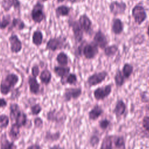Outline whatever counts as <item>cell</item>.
Segmentation results:
<instances>
[{
    "label": "cell",
    "mask_w": 149,
    "mask_h": 149,
    "mask_svg": "<svg viewBox=\"0 0 149 149\" xmlns=\"http://www.w3.org/2000/svg\"><path fill=\"white\" fill-rule=\"evenodd\" d=\"M76 53L80 56H84L86 59H93L98 54V47L93 41L87 43L83 41L77 47Z\"/></svg>",
    "instance_id": "obj_1"
},
{
    "label": "cell",
    "mask_w": 149,
    "mask_h": 149,
    "mask_svg": "<svg viewBox=\"0 0 149 149\" xmlns=\"http://www.w3.org/2000/svg\"><path fill=\"white\" fill-rule=\"evenodd\" d=\"M19 81V76L15 73H9L2 79L0 82V93L3 95H8Z\"/></svg>",
    "instance_id": "obj_2"
},
{
    "label": "cell",
    "mask_w": 149,
    "mask_h": 149,
    "mask_svg": "<svg viewBox=\"0 0 149 149\" xmlns=\"http://www.w3.org/2000/svg\"><path fill=\"white\" fill-rule=\"evenodd\" d=\"M67 38L63 36L50 38L46 43L45 49L51 51H56L65 49L68 46Z\"/></svg>",
    "instance_id": "obj_3"
},
{
    "label": "cell",
    "mask_w": 149,
    "mask_h": 149,
    "mask_svg": "<svg viewBox=\"0 0 149 149\" xmlns=\"http://www.w3.org/2000/svg\"><path fill=\"white\" fill-rule=\"evenodd\" d=\"M44 4L39 1L33 5L31 10L30 16L34 23H41L45 19L46 15L44 12Z\"/></svg>",
    "instance_id": "obj_4"
},
{
    "label": "cell",
    "mask_w": 149,
    "mask_h": 149,
    "mask_svg": "<svg viewBox=\"0 0 149 149\" xmlns=\"http://www.w3.org/2000/svg\"><path fill=\"white\" fill-rule=\"evenodd\" d=\"M132 16L134 22L138 25H141L147 17L145 8L140 4L136 5L133 8L132 10Z\"/></svg>",
    "instance_id": "obj_5"
},
{
    "label": "cell",
    "mask_w": 149,
    "mask_h": 149,
    "mask_svg": "<svg viewBox=\"0 0 149 149\" xmlns=\"http://www.w3.org/2000/svg\"><path fill=\"white\" fill-rule=\"evenodd\" d=\"M69 27L72 29L73 38L76 43H80L83 41V31L78 20L69 19L68 21Z\"/></svg>",
    "instance_id": "obj_6"
},
{
    "label": "cell",
    "mask_w": 149,
    "mask_h": 149,
    "mask_svg": "<svg viewBox=\"0 0 149 149\" xmlns=\"http://www.w3.org/2000/svg\"><path fill=\"white\" fill-rule=\"evenodd\" d=\"M108 75V72L105 70H102L99 72H95L87 77L86 81L87 84L89 87L97 86L102 83L106 79Z\"/></svg>",
    "instance_id": "obj_7"
},
{
    "label": "cell",
    "mask_w": 149,
    "mask_h": 149,
    "mask_svg": "<svg viewBox=\"0 0 149 149\" xmlns=\"http://www.w3.org/2000/svg\"><path fill=\"white\" fill-rule=\"evenodd\" d=\"M82 94L81 87L65 88L63 93V98L65 102H69L72 100H77Z\"/></svg>",
    "instance_id": "obj_8"
},
{
    "label": "cell",
    "mask_w": 149,
    "mask_h": 149,
    "mask_svg": "<svg viewBox=\"0 0 149 149\" xmlns=\"http://www.w3.org/2000/svg\"><path fill=\"white\" fill-rule=\"evenodd\" d=\"M10 44V50L12 54L19 53L23 48V44L19 37L16 34H12L8 38Z\"/></svg>",
    "instance_id": "obj_9"
},
{
    "label": "cell",
    "mask_w": 149,
    "mask_h": 149,
    "mask_svg": "<svg viewBox=\"0 0 149 149\" xmlns=\"http://www.w3.org/2000/svg\"><path fill=\"white\" fill-rule=\"evenodd\" d=\"M109 8L112 14L114 16H118L125 13L127 5L123 1L119 2L118 1H113L110 3Z\"/></svg>",
    "instance_id": "obj_10"
},
{
    "label": "cell",
    "mask_w": 149,
    "mask_h": 149,
    "mask_svg": "<svg viewBox=\"0 0 149 149\" xmlns=\"http://www.w3.org/2000/svg\"><path fill=\"white\" fill-rule=\"evenodd\" d=\"M112 92V86L108 84L103 87H99L94 90L93 95L94 98L97 100H102L108 97Z\"/></svg>",
    "instance_id": "obj_11"
},
{
    "label": "cell",
    "mask_w": 149,
    "mask_h": 149,
    "mask_svg": "<svg viewBox=\"0 0 149 149\" xmlns=\"http://www.w3.org/2000/svg\"><path fill=\"white\" fill-rule=\"evenodd\" d=\"M93 41L101 49H104L108 46V41L107 37L101 30H98L95 33Z\"/></svg>",
    "instance_id": "obj_12"
},
{
    "label": "cell",
    "mask_w": 149,
    "mask_h": 149,
    "mask_svg": "<svg viewBox=\"0 0 149 149\" xmlns=\"http://www.w3.org/2000/svg\"><path fill=\"white\" fill-rule=\"evenodd\" d=\"M78 22L84 33H89L91 31L93 23L87 15L85 13L81 15L79 17Z\"/></svg>",
    "instance_id": "obj_13"
},
{
    "label": "cell",
    "mask_w": 149,
    "mask_h": 149,
    "mask_svg": "<svg viewBox=\"0 0 149 149\" xmlns=\"http://www.w3.org/2000/svg\"><path fill=\"white\" fill-rule=\"evenodd\" d=\"M54 73L61 79V84L63 83L67 76L70 73V66H55L53 69Z\"/></svg>",
    "instance_id": "obj_14"
},
{
    "label": "cell",
    "mask_w": 149,
    "mask_h": 149,
    "mask_svg": "<svg viewBox=\"0 0 149 149\" xmlns=\"http://www.w3.org/2000/svg\"><path fill=\"white\" fill-rule=\"evenodd\" d=\"M29 91L31 94L34 95H38L40 93L41 86L37 80V78L33 77L31 75L29 76L27 79Z\"/></svg>",
    "instance_id": "obj_15"
},
{
    "label": "cell",
    "mask_w": 149,
    "mask_h": 149,
    "mask_svg": "<svg viewBox=\"0 0 149 149\" xmlns=\"http://www.w3.org/2000/svg\"><path fill=\"white\" fill-rule=\"evenodd\" d=\"M26 28V24L23 19L20 17H13L12 20L8 31H10L13 29L17 31H22Z\"/></svg>",
    "instance_id": "obj_16"
},
{
    "label": "cell",
    "mask_w": 149,
    "mask_h": 149,
    "mask_svg": "<svg viewBox=\"0 0 149 149\" xmlns=\"http://www.w3.org/2000/svg\"><path fill=\"white\" fill-rule=\"evenodd\" d=\"M64 118H66L65 115H63L61 112L56 111V110H51L48 112L47 114V119L48 121L51 122H62Z\"/></svg>",
    "instance_id": "obj_17"
},
{
    "label": "cell",
    "mask_w": 149,
    "mask_h": 149,
    "mask_svg": "<svg viewBox=\"0 0 149 149\" xmlns=\"http://www.w3.org/2000/svg\"><path fill=\"white\" fill-rule=\"evenodd\" d=\"M124 26L122 21L119 18H114L111 24V31L115 35L120 34L123 30Z\"/></svg>",
    "instance_id": "obj_18"
},
{
    "label": "cell",
    "mask_w": 149,
    "mask_h": 149,
    "mask_svg": "<svg viewBox=\"0 0 149 149\" xmlns=\"http://www.w3.org/2000/svg\"><path fill=\"white\" fill-rule=\"evenodd\" d=\"M71 9L72 8L66 5H59L55 9V16L57 18L68 16L69 15Z\"/></svg>",
    "instance_id": "obj_19"
},
{
    "label": "cell",
    "mask_w": 149,
    "mask_h": 149,
    "mask_svg": "<svg viewBox=\"0 0 149 149\" xmlns=\"http://www.w3.org/2000/svg\"><path fill=\"white\" fill-rule=\"evenodd\" d=\"M27 121V115L22 111H21L17 115L15 120L12 122V124L15 125L19 127L25 126Z\"/></svg>",
    "instance_id": "obj_20"
},
{
    "label": "cell",
    "mask_w": 149,
    "mask_h": 149,
    "mask_svg": "<svg viewBox=\"0 0 149 149\" xmlns=\"http://www.w3.org/2000/svg\"><path fill=\"white\" fill-rule=\"evenodd\" d=\"M39 79L41 81V83L44 84L45 86L48 85L52 79V73L51 71L47 68L43 69L39 75Z\"/></svg>",
    "instance_id": "obj_21"
},
{
    "label": "cell",
    "mask_w": 149,
    "mask_h": 149,
    "mask_svg": "<svg viewBox=\"0 0 149 149\" xmlns=\"http://www.w3.org/2000/svg\"><path fill=\"white\" fill-rule=\"evenodd\" d=\"M44 38L42 32L40 30H36L32 34V43L36 47L41 45Z\"/></svg>",
    "instance_id": "obj_22"
},
{
    "label": "cell",
    "mask_w": 149,
    "mask_h": 149,
    "mask_svg": "<svg viewBox=\"0 0 149 149\" xmlns=\"http://www.w3.org/2000/svg\"><path fill=\"white\" fill-rule=\"evenodd\" d=\"M103 113V109L98 105H95L88 112V118L90 120H95L97 119Z\"/></svg>",
    "instance_id": "obj_23"
},
{
    "label": "cell",
    "mask_w": 149,
    "mask_h": 149,
    "mask_svg": "<svg viewBox=\"0 0 149 149\" xmlns=\"http://www.w3.org/2000/svg\"><path fill=\"white\" fill-rule=\"evenodd\" d=\"M55 60L59 66H67L69 63V56L64 51H61L57 54Z\"/></svg>",
    "instance_id": "obj_24"
},
{
    "label": "cell",
    "mask_w": 149,
    "mask_h": 149,
    "mask_svg": "<svg viewBox=\"0 0 149 149\" xmlns=\"http://www.w3.org/2000/svg\"><path fill=\"white\" fill-rule=\"evenodd\" d=\"M126 110V104L122 100H119L116 103L113 113L116 117H119L124 114Z\"/></svg>",
    "instance_id": "obj_25"
},
{
    "label": "cell",
    "mask_w": 149,
    "mask_h": 149,
    "mask_svg": "<svg viewBox=\"0 0 149 149\" xmlns=\"http://www.w3.org/2000/svg\"><path fill=\"white\" fill-rule=\"evenodd\" d=\"M20 127H19L15 125L12 124L11 127L8 132V136L9 137L12 141L17 140V139L20 137Z\"/></svg>",
    "instance_id": "obj_26"
},
{
    "label": "cell",
    "mask_w": 149,
    "mask_h": 149,
    "mask_svg": "<svg viewBox=\"0 0 149 149\" xmlns=\"http://www.w3.org/2000/svg\"><path fill=\"white\" fill-rule=\"evenodd\" d=\"M0 149H17V146L13 141H10L8 140L6 134H3L1 137Z\"/></svg>",
    "instance_id": "obj_27"
},
{
    "label": "cell",
    "mask_w": 149,
    "mask_h": 149,
    "mask_svg": "<svg viewBox=\"0 0 149 149\" xmlns=\"http://www.w3.org/2000/svg\"><path fill=\"white\" fill-rule=\"evenodd\" d=\"M125 77L123 76L122 72L120 70L118 69L114 76V81L116 86L117 87L122 86L125 83Z\"/></svg>",
    "instance_id": "obj_28"
},
{
    "label": "cell",
    "mask_w": 149,
    "mask_h": 149,
    "mask_svg": "<svg viewBox=\"0 0 149 149\" xmlns=\"http://www.w3.org/2000/svg\"><path fill=\"white\" fill-rule=\"evenodd\" d=\"M118 51V47L115 44H113L111 45L107 46L104 49V54L108 58H111L115 55Z\"/></svg>",
    "instance_id": "obj_29"
},
{
    "label": "cell",
    "mask_w": 149,
    "mask_h": 149,
    "mask_svg": "<svg viewBox=\"0 0 149 149\" xmlns=\"http://www.w3.org/2000/svg\"><path fill=\"white\" fill-rule=\"evenodd\" d=\"M12 19L10 14L2 15V17L0 22V30H5L11 23Z\"/></svg>",
    "instance_id": "obj_30"
},
{
    "label": "cell",
    "mask_w": 149,
    "mask_h": 149,
    "mask_svg": "<svg viewBox=\"0 0 149 149\" xmlns=\"http://www.w3.org/2000/svg\"><path fill=\"white\" fill-rule=\"evenodd\" d=\"M77 83V76L76 74H75L74 73H70L65 78L62 84L64 85L65 84H68L69 85H75Z\"/></svg>",
    "instance_id": "obj_31"
},
{
    "label": "cell",
    "mask_w": 149,
    "mask_h": 149,
    "mask_svg": "<svg viewBox=\"0 0 149 149\" xmlns=\"http://www.w3.org/2000/svg\"><path fill=\"white\" fill-rule=\"evenodd\" d=\"M133 66L129 63H125L122 68V73L125 79H129L133 72Z\"/></svg>",
    "instance_id": "obj_32"
},
{
    "label": "cell",
    "mask_w": 149,
    "mask_h": 149,
    "mask_svg": "<svg viewBox=\"0 0 149 149\" xmlns=\"http://www.w3.org/2000/svg\"><path fill=\"white\" fill-rule=\"evenodd\" d=\"M100 149H112V141L111 136H106L104 138Z\"/></svg>",
    "instance_id": "obj_33"
},
{
    "label": "cell",
    "mask_w": 149,
    "mask_h": 149,
    "mask_svg": "<svg viewBox=\"0 0 149 149\" xmlns=\"http://www.w3.org/2000/svg\"><path fill=\"white\" fill-rule=\"evenodd\" d=\"M61 136L59 132H56L55 133H52L49 132H47L45 135V139L49 141H57Z\"/></svg>",
    "instance_id": "obj_34"
},
{
    "label": "cell",
    "mask_w": 149,
    "mask_h": 149,
    "mask_svg": "<svg viewBox=\"0 0 149 149\" xmlns=\"http://www.w3.org/2000/svg\"><path fill=\"white\" fill-rule=\"evenodd\" d=\"M1 5L5 12H8L12 8H13V0H2Z\"/></svg>",
    "instance_id": "obj_35"
},
{
    "label": "cell",
    "mask_w": 149,
    "mask_h": 149,
    "mask_svg": "<svg viewBox=\"0 0 149 149\" xmlns=\"http://www.w3.org/2000/svg\"><path fill=\"white\" fill-rule=\"evenodd\" d=\"M114 143L117 149H125V141L123 137L117 136Z\"/></svg>",
    "instance_id": "obj_36"
},
{
    "label": "cell",
    "mask_w": 149,
    "mask_h": 149,
    "mask_svg": "<svg viewBox=\"0 0 149 149\" xmlns=\"http://www.w3.org/2000/svg\"><path fill=\"white\" fill-rule=\"evenodd\" d=\"M9 123V117L5 114L0 115V129H5Z\"/></svg>",
    "instance_id": "obj_37"
},
{
    "label": "cell",
    "mask_w": 149,
    "mask_h": 149,
    "mask_svg": "<svg viewBox=\"0 0 149 149\" xmlns=\"http://www.w3.org/2000/svg\"><path fill=\"white\" fill-rule=\"evenodd\" d=\"M42 111V107L40 104H35L30 107V111L32 115H37Z\"/></svg>",
    "instance_id": "obj_38"
},
{
    "label": "cell",
    "mask_w": 149,
    "mask_h": 149,
    "mask_svg": "<svg viewBox=\"0 0 149 149\" xmlns=\"http://www.w3.org/2000/svg\"><path fill=\"white\" fill-rule=\"evenodd\" d=\"M40 68L38 65L37 64H34L31 68V76L33 77H34L37 78L38 76H39L40 72Z\"/></svg>",
    "instance_id": "obj_39"
},
{
    "label": "cell",
    "mask_w": 149,
    "mask_h": 149,
    "mask_svg": "<svg viewBox=\"0 0 149 149\" xmlns=\"http://www.w3.org/2000/svg\"><path fill=\"white\" fill-rule=\"evenodd\" d=\"M109 124H110V121L107 119L101 120L99 122V126L100 128L102 130H105L109 126Z\"/></svg>",
    "instance_id": "obj_40"
},
{
    "label": "cell",
    "mask_w": 149,
    "mask_h": 149,
    "mask_svg": "<svg viewBox=\"0 0 149 149\" xmlns=\"http://www.w3.org/2000/svg\"><path fill=\"white\" fill-rule=\"evenodd\" d=\"M142 125L143 128L149 132V116H146L143 118L142 121Z\"/></svg>",
    "instance_id": "obj_41"
},
{
    "label": "cell",
    "mask_w": 149,
    "mask_h": 149,
    "mask_svg": "<svg viewBox=\"0 0 149 149\" xmlns=\"http://www.w3.org/2000/svg\"><path fill=\"white\" fill-rule=\"evenodd\" d=\"M34 126L36 128H41L43 126V120L41 118L39 117H37L34 120Z\"/></svg>",
    "instance_id": "obj_42"
},
{
    "label": "cell",
    "mask_w": 149,
    "mask_h": 149,
    "mask_svg": "<svg viewBox=\"0 0 149 149\" xmlns=\"http://www.w3.org/2000/svg\"><path fill=\"white\" fill-rule=\"evenodd\" d=\"M99 138L95 135H93L91 137L90 140V143L91 146H95L99 143Z\"/></svg>",
    "instance_id": "obj_43"
},
{
    "label": "cell",
    "mask_w": 149,
    "mask_h": 149,
    "mask_svg": "<svg viewBox=\"0 0 149 149\" xmlns=\"http://www.w3.org/2000/svg\"><path fill=\"white\" fill-rule=\"evenodd\" d=\"M14 10H20L21 8V2L20 0H13Z\"/></svg>",
    "instance_id": "obj_44"
},
{
    "label": "cell",
    "mask_w": 149,
    "mask_h": 149,
    "mask_svg": "<svg viewBox=\"0 0 149 149\" xmlns=\"http://www.w3.org/2000/svg\"><path fill=\"white\" fill-rule=\"evenodd\" d=\"M7 106V101L3 98H0V108H5Z\"/></svg>",
    "instance_id": "obj_45"
},
{
    "label": "cell",
    "mask_w": 149,
    "mask_h": 149,
    "mask_svg": "<svg viewBox=\"0 0 149 149\" xmlns=\"http://www.w3.org/2000/svg\"><path fill=\"white\" fill-rule=\"evenodd\" d=\"M26 149H41V147L37 144H34L27 147Z\"/></svg>",
    "instance_id": "obj_46"
},
{
    "label": "cell",
    "mask_w": 149,
    "mask_h": 149,
    "mask_svg": "<svg viewBox=\"0 0 149 149\" xmlns=\"http://www.w3.org/2000/svg\"><path fill=\"white\" fill-rule=\"evenodd\" d=\"M49 149H65L64 148L61 147L59 145H55L52 147L49 148Z\"/></svg>",
    "instance_id": "obj_47"
},
{
    "label": "cell",
    "mask_w": 149,
    "mask_h": 149,
    "mask_svg": "<svg viewBox=\"0 0 149 149\" xmlns=\"http://www.w3.org/2000/svg\"><path fill=\"white\" fill-rule=\"evenodd\" d=\"M66 1L71 3H77L79 1V0H66Z\"/></svg>",
    "instance_id": "obj_48"
},
{
    "label": "cell",
    "mask_w": 149,
    "mask_h": 149,
    "mask_svg": "<svg viewBox=\"0 0 149 149\" xmlns=\"http://www.w3.org/2000/svg\"><path fill=\"white\" fill-rule=\"evenodd\" d=\"M147 35H148V38H149V24H148V27H147Z\"/></svg>",
    "instance_id": "obj_49"
},
{
    "label": "cell",
    "mask_w": 149,
    "mask_h": 149,
    "mask_svg": "<svg viewBox=\"0 0 149 149\" xmlns=\"http://www.w3.org/2000/svg\"><path fill=\"white\" fill-rule=\"evenodd\" d=\"M65 0H56V2L58 3H62L63 2H64Z\"/></svg>",
    "instance_id": "obj_50"
},
{
    "label": "cell",
    "mask_w": 149,
    "mask_h": 149,
    "mask_svg": "<svg viewBox=\"0 0 149 149\" xmlns=\"http://www.w3.org/2000/svg\"><path fill=\"white\" fill-rule=\"evenodd\" d=\"M40 2H41V3H44V2H45L47 1H48V0H39Z\"/></svg>",
    "instance_id": "obj_51"
},
{
    "label": "cell",
    "mask_w": 149,
    "mask_h": 149,
    "mask_svg": "<svg viewBox=\"0 0 149 149\" xmlns=\"http://www.w3.org/2000/svg\"><path fill=\"white\" fill-rule=\"evenodd\" d=\"M1 15H2V13H1V12L0 11V22H1Z\"/></svg>",
    "instance_id": "obj_52"
},
{
    "label": "cell",
    "mask_w": 149,
    "mask_h": 149,
    "mask_svg": "<svg viewBox=\"0 0 149 149\" xmlns=\"http://www.w3.org/2000/svg\"><path fill=\"white\" fill-rule=\"evenodd\" d=\"M148 85H149V80H148Z\"/></svg>",
    "instance_id": "obj_53"
},
{
    "label": "cell",
    "mask_w": 149,
    "mask_h": 149,
    "mask_svg": "<svg viewBox=\"0 0 149 149\" xmlns=\"http://www.w3.org/2000/svg\"><path fill=\"white\" fill-rule=\"evenodd\" d=\"M79 1H80V0H79Z\"/></svg>",
    "instance_id": "obj_54"
}]
</instances>
